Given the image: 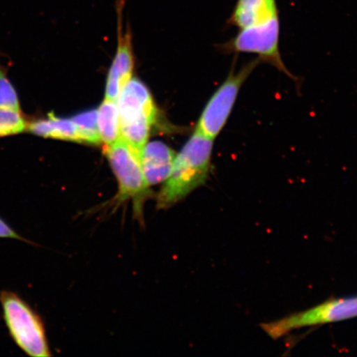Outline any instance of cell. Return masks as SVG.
I'll return each mask as SVG.
<instances>
[{
	"mask_svg": "<svg viewBox=\"0 0 357 357\" xmlns=\"http://www.w3.org/2000/svg\"><path fill=\"white\" fill-rule=\"evenodd\" d=\"M0 303L4 323L15 344L29 356H52L42 317L29 303L8 290L0 293Z\"/></svg>",
	"mask_w": 357,
	"mask_h": 357,
	"instance_id": "cell-3",
	"label": "cell"
},
{
	"mask_svg": "<svg viewBox=\"0 0 357 357\" xmlns=\"http://www.w3.org/2000/svg\"><path fill=\"white\" fill-rule=\"evenodd\" d=\"M28 132L38 137L80 144L78 128L73 120L57 117L52 113L47 117L30 120Z\"/></svg>",
	"mask_w": 357,
	"mask_h": 357,
	"instance_id": "cell-10",
	"label": "cell"
},
{
	"mask_svg": "<svg viewBox=\"0 0 357 357\" xmlns=\"http://www.w3.org/2000/svg\"><path fill=\"white\" fill-rule=\"evenodd\" d=\"M123 0H118L119 46L107 78L105 99L117 102L122 89L132 79L133 57L131 34L122 33Z\"/></svg>",
	"mask_w": 357,
	"mask_h": 357,
	"instance_id": "cell-8",
	"label": "cell"
},
{
	"mask_svg": "<svg viewBox=\"0 0 357 357\" xmlns=\"http://www.w3.org/2000/svg\"><path fill=\"white\" fill-rule=\"evenodd\" d=\"M261 63V61L256 58L243 65L236 73L233 67L229 77L205 106L196 129L212 139H215L230 117L241 89Z\"/></svg>",
	"mask_w": 357,
	"mask_h": 357,
	"instance_id": "cell-5",
	"label": "cell"
},
{
	"mask_svg": "<svg viewBox=\"0 0 357 357\" xmlns=\"http://www.w3.org/2000/svg\"><path fill=\"white\" fill-rule=\"evenodd\" d=\"M213 147V139L196 129L174 160L156 199L158 208H172L206 183L212 169Z\"/></svg>",
	"mask_w": 357,
	"mask_h": 357,
	"instance_id": "cell-1",
	"label": "cell"
},
{
	"mask_svg": "<svg viewBox=\"0 0 357 357\" xmlns=\"http://www.w3.org/2000/svg\"><path fill=\"white\" fill-rule=\"evenodd\" d=\"M98 111V128L105 146L114 144L121 137L117 102L105 99Z\"/></svg>",
	"mask_w": 357,
	"mask_h": 357,
	"instance_id": "cell-12",
	"label": "cell"
},
{
	"mask_svg": "<svg viewBox=\"0 0 357 357\" xmlns=\"http://www.w3.org/2000/svg\"><path fill=\"white\" fill-rule=\"evenodd\" d=\"M176 156L171 147L162 142L146 144L141 153L140 162L147 185H155L166 181Z\"/></svg>",
	"mask_w": 357,
	"mask_h": 357,
	"instance_id": "cell-9",
	"label": "cell"
},
{
	"mask_svg": "<svg viewBox=\"0 0 357 357\" xmlns=\"http://www.w3.org/2000/svg\"><path fill=\"white\" fill-rule=\"evenodd\" d=\"M0 238H10L22 241L26 243L33 245L32 241H29L17 234L15 229L8 225V223L0 217Z\"/></svg>",
	"mask_w": 357,
	"mask_h": 357,
	"instance_id": "cell-16",
	"label": "cell"
},
{
	"mask_svg": "<svg viewBox=\"0 0 357 357\" xmlns=\"http://www.w3.org/2000/svg\"><path fill=\"white\" fill-rule=\"evenodd\" d=\"M279 16L248 28L240 29L236 37L226 45L230 52L252 53L257 55L261 63L275 67L281 73L296 82V77L290 73L284 65L280 52Z\"/></svg>",
	"mask_w": 357,
	"mask_h": 357,
	"instance_id": "cell-6",
	"label": "cell"
},
{
	"mask_svg": "<svg viewBox=\"0 0 357 357\" xmlns=\"http://www.w3.org/2000/svg\"><path fill=\"white\" fill-rule=\"evenodd\" d=\"M105 155L119 184L115 200L119 205L132 201L134 213L142 218L146 199L151 196L145 180L140 158L122 137L105 146Z\"/></svg>",
	"mask_w": 357,
	"mask_h": 357,
	"instance_id": "cell-4",
	"label": "cell"
},
{
	"mask_svg": "<svg viewBox=\"0 0 357 357\" xmlns=\"http://www.w3.org/2000/svg\"><path fill=\"white\" fill-rule=\"evenodd\" d=\"M29 121L21 110L0 109V138L28 132Z\"/></svg>",
	"mask_w": 357,
	"mask_h": 357,
	"instance_id": "cell-14",
	"label": "cell"
},
{
	"mask_svg": "<svg viewBox=\"0 0 357 357\" xmlns=\"http://www.w3.org/2000/svg\"><path fill=\"white\" fill-rule=\"evenodd\" d=\"M355 318H357V296L330 300L310 310L262 324L261 328L271 338L279 339L296 329Z\"/></svg>",
	"mask_w": 357,
	"mask_h": 357,
	"instance_id": "cell-7",
	"label": "cell"
},
{
	"mask_svg": "<svg viewBox=\"0 0 357 357\" xmlns=\"http://www.w3.org/2000/svg\"><path fill=\"white\" fill-rule=\"evenodd\" d=\"M97 117V110H89L71 118L78 128L80 144L89 145L102 144L99 128H98Z\"/></svg>",
	"mask_w": 357,
	"mask_h": 357,
	"instance_id": "cell-13",
	"label": "cell"
},
{
	"mask_svg": "<svg viewBox=\"0 0 357 357\" xmlns=\"http://www.w3.org/2000/svg\"><path fill=\"white\" fill-rule=\"evenodd\" d=\"M121 137L139 155L149 140L151 125L158 119V109L144 83L131 79L117 100Z\"/></svg>",
	"mask_w": 357,
	"mask_h": 357,
	"instance_id": "cell-2",
	"label": "cell"
},
{
	"mask_svg": "<svg viewBox=\"0 0 357 357\" xmlns=\"http://www.w3.org/2000/svg\"><path fill=\"white\" fill-rule=\"evenodd\" d=\"M0 109L21 110L19 95L8 77L7 67L0 61Z\"/></svg>",
	"mask_w": 357,
	"mask_h": 357,
	"instance_id": "cell-15",
	"label": "cell"
},
{
	"mask_svg": "<svg viewBox=\"0 0 357 357\" xmlns=\"http://www.w3.org/2000/svg\"><path fill=\"white\" fill-rule=\"evenodd\" d=\"M276 16L279 15L275 0H238L230 21L243 29Z\"/></svg>",
	"mask_w": 357,
	"mask_h": 357,
	"instance_id": "cell-11",
	"label": "cell"
}]
</instances>
